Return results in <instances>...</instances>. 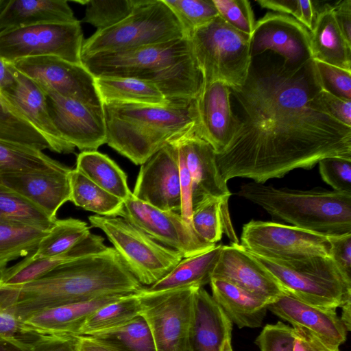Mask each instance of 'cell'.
<instances>
[{"label": "cell", "instance_id": "obj_10", "mask_svg": "<svg viewBox=\"0 0 351 351\" xmlns=\"http://www.w3.org/2000/svg\"><path fill=\"white\" fill-rule=\"evenodd\" d=\"M200 288L190 286L138 293L140 315L152 332L156 351H193L195 298Z\"/></svg>", "mask_w": 351, "mask_h": 351}, {"label": "cell", "instance_id": "obj_25", "mask_svg": "<svg viewBox=\"0 0 351 351\" xmlns=\"http://www.w3.org/2000/svg\"><path fill=\"white\" fill-rule=\"evenodd\" d=\"M102 237L90 233L69 252L46 258H33L29 254L16 264L0 271V287L21 285L45 275L64 263L106 250Z\"/></svg>", "mask_w": 351, "mask_h": 351}, {"label": "cell", "instance_id": "obj_26", "mask_svg": "<svg viewBox=\"0 0 351 351\" xmlns=\"http://www.w3.org/2000/svg\"><path fill=\"white\" fill-rule=\"evenodd\" d=\"M77 21L66 0H5L0 9V32L39 24Z\"/></svg>", "mask_w": 351, "mask_h": 351}, {"label": "cell", "instance_id": "obj_11", "mask_svg": "<svg viewBox=\"0 0 351 351\" xmlns=\"http://www.w3.org/2000/svg\"><path fill=\"white\" fill-rule=\"evenodd\" d=\"M83 42L78 20L10 29L0 32V58L14 62L25 58L53 56L82 64Z\"/></svg>", "mask_w": 351, "mask_h": 351}, {"label": "cell", "instance_id": "obj_39", "mask_svg": "<svg viewBox=\"0 0 351 351\" xmlns=\"http://www.w3.org/2000/svg\"><path fill=\"white\" fill-rule=\"evenodd\" d=\"M88 337L117 351H156L149 327L141 315L122 326Z\"/></svg>", "mask_w": 351, "mask_h": 351}, {"label": "cell", "instance_id": "obj_19", "mask_svg": "<svg viewBox=\"0 0 351 351\" xmlns=\"http://www.w3.org/2000/svg\"><path fill=\"white\" fill-rule=\"evenodd\" d=\"M212 278L230 282L269 304L288 295L271 273L240 243L222 245Z\"/></svg>", "mask_w": 351, "mask_h": 351}, {"label": "cell", "instance_id": "obj_33", "mask_svg": "<svg viewBox=\"0 0 351 351\" xmlns=\"http://www.w3.org/2000/svg\"><path fill=\"white\" fill-rule=\"evenodd\" d=\"M75 169L122 201L132 194L126 174L106 154L97 151L82 152L77 156Z\"/></svg>", "mask_w": 351, "mask_h": 351}, {"label": "cell", "instance_id": "obj_22", "mask_svg": "<svg viewBox=\"0 0 351 351\" xmlns=\"http://www.w3.org/2000/svg\"><path fill=\"white\" fill-rule=\"evenodd\" d=\"M267 310L292 326L304 327L327 343L339 347L347 339V330L336 309L322 308L284 295L270 303Z\"/></svg>", "mask_w": 351, "mask_h": 351}, {"label": "cell", "instance_id": "obj_7", "mask_svg": "<svg viewBox=\"0 0 351 351\" xmlns=\"http://www.w3.org/2000/svg\"><path fill=\"white\" fill-rule=\"evenodd\" d=\"M189 40L202 85L221 82L234 89L245 84L252 63L250 36L217 16Z\"/></svg>", "mask_w": 351, "mask_h": 351}, {"label": "cell", "instance_id": "obj_8", "mask_svg": "<svg viewBox=\"0 0 351 351\" xmlns=\"http://www.w3.org/2000/svg\"><path fill=\"white\" fill-rule=\"evenodd\" d=\"M185 38L176 17L162 0H137L132 12L84 40L81 57L116 52Z\"/></svg>", "mask_w": 351, "mask_h": 351}, {"label": "cell", "instance_id": "obj_21", "mask_svg": "<svg viewBox=\"0 0 351 351\" xmlns=\"http://www.w3.org/2000/svg\"><path fill=\"white\" fill-rule=\"evenodd\" d=\"M184 155L192 181L193 206L207 196L230 197L216 164L215 152L206 141L189 134L173 141Z\"/></svg>", "mask_w": 351, "mask_h": 351}, {"label": "cell", "instance_id": "obj_24", "mask_svg": "<svg viewBox=\"0 0 351 351\" xmlns=\"http://www.w3.org/2000/svg\"><path fill=\"white\" fill-rule=\"evenodd\" d=\"M129 295H110L56 306L34 314L23 322L31 332L39 336H77L84 322L96 310Z\"/></svg>", "mask_w": 351, "mask_h": 351}, {"label": "cell", "instance_id": "obj_36", "mask_svg": "<svg viewBox=\"0 0 351 351\" xmlns=\"http://www.w3.org/2000/svg\"><path fill=\"white\" fill-rule=\"evenodd\" d=\"M70 202L100 216L116 217L122 206L121 199L106 191L77 169L69 173Z\"/></svg>", "mask_w": 351, "mask_h": 351}, {"label": "cell", "instance_id": "obj_32", "mask_svg": "<svg viewBox=\"0 0 351 351\" xmlns=\"http://www.w3.org/2000/svg\"><path fill=\"white\" fill-rule=\"evenodd\" d=\"M229 198L207 196L193 206L192 228L202 241L216 245L224 233L231 243H239L230 219Z\"/></svg>", "mask_w": 351, "mask_h": 351}, {"label": "cell", "instance_id": "obj_35", "mask_svg": "<svg viewBox=\"0 0 351 351\" xmlns=\"http://www.w3.org/2000/svg\"><path fill=\"white\" fill-rule=\"evenodd\" d=\"M0 140L53 150L49 140L0 91Z\"/></svg>", "mask_w": 351, "mask_h": 351}, {"label": "cell", "instance_id": "obj_1", "mask_svg": "<svg viewBox=\"0 0 351 351\" xmlns=\"http://www.w3.org/2000/svg\"><path fill=\"white\" fill-rule=\"evenodd\" d=\"M230 89L239 127L215 154L226 182L243 178L265 184L294 169H311L325 158L351 159V128L324 111L313 60L292 67L252 58L245 84Z\"/></svg>", "mask_w": 351, "mask_h": 351}, {"label": "cell", "instance_id": "obj_47", "mask_svg": "<svg viewBox=\"0 0 351 351\" xmlns=\"http://www.w3.org/2000/svg\"><path fill=\"white\" fill-rule=\"evenodd\" d=\"M318 165L322 180L333 191L351 193V159L328 157Z\"/></svg>", "mask_w": 351, "mask_h": 351}, {"label": "cell", "instance_id": "obj_37", "mask_svg": "<svg viewBox=\"0 0 351 351\" xmlns=\"http://www.w3.org/2000/svg\"><path fill=\"white\" fill-rule=\"evenodd\" d=\"M141 313L138 293L108 303L93 313L84 322L77 336H90L122 326Z\"/></svg>", "mask_w": 351, "mask_h": 351}, {"label": "cell", "instance_id": "obj_20", "mask_svg": "<svg viewBox=\"0 0 351 351\" xmlns=\"http://www.w3.org/2000/svg\"><path fill=\"white\" fill-rule=\"evenodd\" d=\"M230 89L221 82L202 86L195 99L197 114L196 135L206 141L215 154L228 145L239 127L230 102Z\"/></svg>", "mask_w": 351, "mask_h": 351}, {"label": "cell", "instance_id": "obj_51", "mask_svg": "<svg viewBox=\"0 0 351 351\" xmlns=\"http://www.w3.org/2000/svg\"><path fill=\"white\" fill-rule=\"evenodd\" d=\"M319 99L326 114L351 128V100L336 97L322 89L319 93Z\"/></svg>", "mask_w": 351, "mask_h": 351}, {"label": "cell", "instance_id": "obj_54", "mask_svg": "<svg viewBox=\"0 0 351 351\" xmlns=\"http://www.w3.org/2000/svg\"><path fill=\"white\" fill-rule=\"evenodd\" d=\"M32 351H77V337L42 335L34 343Z\"/></svg>", "mask_w": 351, "mask_h": 351}, {"label": "cell", "instance_id": "obj_15", "mask_svg": "<svg viewBox=\"0 0 351 351\" xmlns=\"http://www.w3.org/2000/svg\"><path fill=\"white\" fill-rule=\"evenodd\" d=\"M43 91L53 123L64 141L82 152L97 151L106 143L102 106L87 105L52 90Z\"/></svg>", "mask_w": 351, "mask_h": 351}, {"label": "cell", "instance_id": "obj_34", "mask_svg": "<svg viewBox=\"0 0 351 351\" xmlns=\"http://www.w3.org/2000/svg\"><path fill=\"white\" fill-rule=\"evenodd\" d=\"M49 230L21 222L0 220V271L7 267L10 262L34 252Z\"/></svg>", "mask_w": 351, "mask_h": 351}, {"label": "cell", "instance_id": "obj_5", "mask_svg": "<svg viewBox=\"0 0 351 351\" xmlns=\"http://www.w3.org/2000/svg\"><path fill=\"white\" fill-rule=\"evenodd\" d=\"M237 195L291 226L327 237L351 233V193L277 188L252 182L241 185Z\"/></svg>", "mask_w": 351, "mask_h": 351}, {"label": "cell", "instance_id": "obj_50", "mask_svg": "<svg viewBox=\"0 0 351 351\" xmlns=\"http://www.w3.org/2000/svg\"><path fill=\"white\" fill-rule=\"evenodd\" d=\"M330 257L339 269L351 280V233L328 237Z\"/></svg>", "mask_w": 351, "mask_h": 351}, {"label": "cell", "instance_id": "obj_9", "mask_svg": "<svg viewBox=\"0 0 351 351\" xmlns=\"http://www.w3.org/2000/svg\"><path fill=\"white\" fill-rule=\"evenodd\" d=\"M88 220L93 227L105 233L143 286L149 287L162 279L183 258L179 252L158 243L122 217L95 215Z\"/></svg>", "mask_w": 351, "mask_h": 351}, {"label": "cell", "instance_id": "obj_41", "mask_svg": "<svg viewBox=\"0 0 351 351\" xmlns=\"http://www.w3.org/2000/svg\"><path fill=\"white\" fill-rule=\"evenodd\" d=\"M61 164L41 150L0 140V172L47 169Z\"/></svg>", "mask_w": 351, "mask_h": 351}, {"label": "cell", "instance_id": "obj_31", "mask_svg": "<svg viewBox=\"0 0 351 351\" xmlns=\"http://www.w3.org/2000/svg\"><path fill=\"white\" fill-rule=\"evenodd\" d=\"M222 245H216L203 253L183 258L165 277L144 289L158 292L190 286L203 287L209 284Z\"/></svg>", "mask_w": 351, "mask_h": 351}, {"label": "cell", "instance_id": "obj_53", "mask_svg": "<svg viewBox=\"0 0 351 351\" xmlns=\"http://www.w3.org/2000/svg\"><path fill=\"white\" fill-rule=\"evenodd\" d=\"M293 351H340L339 348L332 346L315 335L309 330L293 326Z\"/></svg>", "mask_w": 351, "mask_h": 351}, {"label": "cell", "instance_id": "obj_40", "mask_svg": "<svg viewBox=\"0 0 351 351\" xmlns=\"http://www.w3.org/2000/svg\"><path fill=\"white\" fill-rule=\"evenodd\" d=\"M56 219L51 218L18 193L0 184V220L21 222L49 230Z\"/></svg>", "mask_w": 351, "mask_h": 351}, {"label": "cell", "instance_id": "obj_55", "mask_svg": "<svg viewBox=\"0 0 351 351\" xmlns=\"http://www.w3.org/2000/svg\"><path fill=\"white\" fill-rule=\"evenodd\" d=\"M332 9L342 35L351 45V0L339 1Z\"/></svg>", "mask_w": 351, "mask_h": 351}, {"label": "cell", "instance_id": "obj_13", "mask_svg": "<svg viewBox=\"0 0 351 351\" xmlns=\"http://www.w3.org/2000/svg\"><path fill=\"white\" fill-rule=\"evenodd\" d=\"M116 217H122L158 243L179 252L183 258L214 247L202 241L181 215L162 210L135 198L132 193L123 202Z\"/></svg>", "mask_w": 351, "mask_h": 351}, {"label": "cell", "instance_id": "obj_23", "mask_svg": "<svg viewBox=\"0 0 351 351\" xmlns=\"http://www.w3.org/2000/svg\"><path fill=\"white\" fill-rule=\"evenodd\" d=\"M2 93L47 137L53 152L59 154L74 152L75 147L64 141L54 126L49 113L46 94L34 80L18 71L16 84Z\"/></svg>", "mask_w": 351, "mask_h": 351}, {"label": "cell", "instance_id": "obj_58", "mask_svg": "<svg viewBox=\"0 0 351 351\" xmlns=\"http://www.w3.org/2000/svg\"><path fill=\"white\" fill-rule=\"evenodd\" d=\"M340 319L347 331L351 330V298L347 300L341 306Z\"/></svg>", "mask_w": 351, "mask_h": 351}, {"label": "cell", "instance_id": "obj_48", "mask_svg": "<svg viewBox=\"0 0 351 351\" xmlns=\"http://www.w3.org/2000/svg\"><path fill=\"white\" fill-rule=\"evenodd\" d=\"M293 329L281 322L265 325L255 339L260 351H293Z\"/></svg>", "mask_w": 351, "mask_h": 351}, {"label": "cell", "instance_id": "obj_14", "mask_svg": "<svg viewBox=\"0 0 351 351\" xmlns=\"http://www.w3.org/2000/svg\"><path fill=\"white\" fill-rule=\"evenodd\" d=\"M13 64L43 90H52L87 105L102 106L95 77L82 63L43 56L19 59Z\"/></svg>", "mask_w": 351, "mask_h": 351}, {"label": "cell", "instance_id": "obj_12", "mask_svg": "<svg viewBox=\"0 0 351 351\" xmlns=\"http://www.w3.org/2000/svg\"><path fill=\"white\" fill-rule=\"evenodd\" d=\"M241 241L250 253L268 258L330 256L328 237L273 221H250L243 226Z\"/></svg>", "mask_w": 351, "mask_h": 351}, {"label": "cell", "instance_id": "obj_28", "mask_svg": "<svg viewBox=\"0 0 351 351\" xmlns=\"http://www.w3.org/2000/svg\"><path fill=\"white\" fill-rule=\"evenodd\" d=\"M212 298L239 328L262 326L269 302L227 280L212 278Z\"/></svg>", "mask_w": 351, "mask_h": 351}, {"label": "cell", "instance_id": "obj_30", "mask_svg": "<svg viewBox=\"0 0 351 351\" xmlns=\"http://www.w3.org/2000/svg\"><path fill=\"white\" fill-rule=\"evenodd\" d=\"M102 104L164 106L169 101L158 86L147 80L122 77H95Z\"/></svg>", "mask_w": 351, "mask_h": 351}, {"label": "cell", "instance_id": "obj_45", "mask_svg": "<svg viewBox=\"0 0 351 351\" xmlns=\"http://www.w3.org/2000/svg\"><path fill=\"white\" fill-rule=\"evenodd\" d=\"M313 61L321 89L336 97L351 100V71L317 60Z\"/></svg>", "mask_w": 351, "mask_h": 351}, {"label": "cell", "instance_id": "obj_43", "mask_svg": "<svg viewBox=\"0 0 351 351\" xmlns=\"http://www.w3.org/2000/svg\"><path fill=\"white\" fill-rule=\"evenodd\" d=\"M137 0H88L82 22L101 30L126 18L134 10Z\"/></svg>", "mask_w": 351, "mask_h": 351}, {"label": "cell", "instance_id": "obj_60", "mask_svg": "<svg viewBox=\"0 0 351 351\" xmlns=\"http://www.w3.org/2000/svg\"><path fill=\"white\" fill-rule=\"evenodd\" d=\"M223 351H233L231 345V339L226 341V342L225 343Z\"/></svg>", "mask_w": 351, "mask_h": 351}, {"label": "cell", "instance_id": "obj_49", "mask_svg": "<svg viewBox=\"0 0 351 351\" xmlns=\"http://www.w3.org/2000/svg\"><path fill=\"white\" fill-rule=\"evenodd\" d=\"M256 3L262 8L280 14H291L309 32L313 29L315 10L313 3L309 0H257Z\"/></svg>", "mask_w": 351, "mask_h": 351}, {"label": "cell", "instance_id": "obj_4", "mask_svg": "<svg viewBox=\"0 0 351 351\" xmlns=\"http://www.w3.org/2000/svg\"><path fill=\"white\" fill-rule=\"evenodd\" d=\"M95 77H122L153 82L169 100L195 99L202 77L186 38L116 52L81 57Z\"/></svg>", "mask_w": 351, "mask_h": 351}, {"label": "cell", "instance_id": "obj_27", "mask_svg": "<svg viewBox=\"0 0 351 351\" xmlns=\"http://www.w3.org/2000/svg\"><path fill=\"white\" fill-rule=\"evenodd\" d=\"M232 323L212 296L199 288L195 298L193 351H223L231 339Z\"/></svg>", "mask_w": 351, "mask_h": 351}, {"label": "cell", "instance_id": "obj_3", "mask_svg": "<svg viewBox=\"0 0 351 351\" xmlns=\"http://www.w3.org/2000/svg\"><path fill=\"white\" fill-rule=\"evenodd\" d=\"M106 142L136 165L161 148L197 130L195 99L164 106L102 104Z\"/></svg>", "mask_w": 351, "mask_h": 351}, {"label": "cell", "instance_id": "obj_52", "mask_svg": "<svg viewBox=\"0 0 351 351\" xmlns=\"http://www.w3.org/2000/svg\"><path fill=\"white\" fill-rule=\"evenodd\" d=\"M176 148L178 156L180 182L182 196V208L180 215L185 220V221L192 227V181L184 155L182 152L177 147V146Z\"/></svg>", "mask_w": 351, "mask_h": 351}, {"label": "cell", "instance_id": "obj_16", "mask_svg": "<svg viewBox=\"0 0 351 351\" xmlns=\"http://www.w3.org/2000/svg\"><path fill=\"white\" fill-rule=\"evenodd\" d=\"M267 51L281 56L289 66H303L313 60L310 32L289 15L268 12L256 22L250 40L251 57Z\"/></svg>", "mask_w": 351, "mask_h": 351}, {"label": "cell", "instance_id": "obj_46", "mask_svg": "<svg viewBox=\"0 0 351 351\" xmlns=\"http://www.w3.org/2000/svg\"><path fill=\"white\" fill-rule=\"evenodd\" d=\"M39 335L31 332L23 321L0 306V341L31 350Z\"/></svg>", "mask_w": 351, "mask_h": 351}, {"label": "cell", "instance_id": "obj_29", "mask_svg": "<svg viewBox=\"0 0 351 351\" xmlns=\"http://www.w3.org/2000/svg\"><path fill=\"white\" fill-rule=\"evenodd\" d=\"M312 59L351 71V45L342 35L332 7L318 13L310 31Z\"/></svg>", "mask_w": 351, "mask_h": 351}, {"label": "cell", "instance_id": "obj_6", "mask_svg": "<svg viewBox=\"0 0 351 351\" xmlns=\"http://www.w3.org/2000/svg\"><path fill=\"white\" fill-rule=\"evenodd\" d=\"M251 254L279 281L288 295L303 302L337 309L351 298V280L330 256L281 260Z\"/></svg>", "mask_w": 351, "mask_h": 351}, {"label": "cell", "instance_id": "obj_17", "mask_svg": "<svg viewBox=\"0 0 351 351\" xmlns=\"http://www.w3.org/2000/svg\"><path fill=\"white\" fill-rule=\"evenodd\" d=\"M132 193L137 199L162 210L181 213L178 156L173 142L141 165Z\"/></svg>", "mask_w": 351, "mask_h": 351}, {"label": "cell", "instance_id": "obj_18", "mask_svg": "<svg viewBox=\"0 0 351 351\" xmlns=\"http://www.w3.org/2000/svg\"><path fill=\"white\" fill-rule=\"evenodd\" d=\"M63 164L55 167L0 172V184L18 193L56 219L59 208L70 201L69 173Z\"/></svg>", "mask_w": 351, "mask_h": 351}, {"label": "cell", "instance_id": "obj_44", "mask_svg": "<svg viewBox=\"0 0 351 351\" xmlns=\"http://www.w3.org/2000/svg\"><path fill=\"white\" fill-rule=\"evenodd\" d=\"M219 16L237 30L250 37L256 21L247 0H213Z\"/></svg>", "mask_w": 351, "mask_h": 351}, {"label": "cell", "instance_id": "obj_59", "mask_svg": "<svg viewBox=\"0 0 351 351\" xmlns=\"http://www.w3.org/2000/svg\"><path fill=\"white\" fill-rule=\"evenodd\" d=\"M31 350H24L13 345L0 341V351H32Z\"/></svg>", "mask_w": 351, "mask_h": 351}, {"label": "cell", "instance_id": "obj_38", "mask_svg": "<svg viewBox=\"0 0 351 351\" xmlns=\"http://www.w3.org/2000/svg\"><path fill=\"white\" fill-rule=\"evenodd\" d=\"M90 226L80 219H56L47 234L43 238L33 258H46L66 253L84 241L91 232Z\"/></svg>", "mask_w": 351, "mask_h": 351}, {"label": "cell", "instance_id": "obj_42", "mask_svg": "<svg viewBox=\"0 0 351 351\" xmlns=\"http://www.w3.org/2000/svg\"><path fill=\"white\" fill-rule=\"evenodd\" d=\"M178 21L185 38L205 26L218 15L213 0H162Z\"/></svg>", "mask_w": 351, "mask_h": 351}, {"label": "cell", "instance_id": "obj_57", "mask_svg": "<svg viewBox=\"0 0 351 351\" xmlns=\"http://www.w3.org/2000/svg\"><path fill=\"white\" fill-rule=\"evenodd\" d=\"M77 337V351H117L88 336Z\"/></svg>", "mask_w": 351, "mask_h": 351}, {"label": "cell", "instance_id": "obj_56", "mask_svg": "<svg viewBox=\"0 0 351 351\" xmlns=\"http://www.w3.org/2000/svg\"><path fill=\"white\" fill-rule=\"evenodd\" d=\"M18 71L13 62L0 58V91L1 93L13 87L17 82Z\"/></svg>", "mask_w": 351, "mask_h": 351}, {"label": "cell", "instance_id": "obj_2", "mask_svg": "<svg viewBox=\"0 0 351 351\" xmlns=\"http://www.w3.org/2000/svg\"><path fill=\"white\" fill-rule=\"evenodd\" d=\"M144 287L113 247L64 263L40 278L0 287V306L24 321L42 311L110 295L138 293Z\"/></svg>", "mask_w": 351, "mask_h": 351}]
</instances>
